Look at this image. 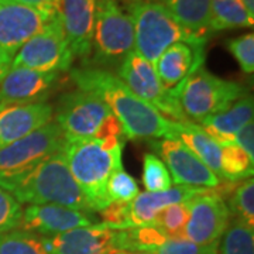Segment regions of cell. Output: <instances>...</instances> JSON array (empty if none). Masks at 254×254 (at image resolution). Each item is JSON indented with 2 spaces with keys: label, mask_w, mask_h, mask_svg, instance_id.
<instances>
[{
  "label": "cell",
  "mask_w": 254,
  "mask_h": 254,
  "mask_svg": "<svg viewBox=\"0 0 254 254\" xmlns=\"http://www.w3.org/2000/svg\"><path fill=\"white\" fill-rule=\"evenodd\" d=\"M65 137L61 127L51 120L26 137L0 148V174H14L31 168L63 151Z\"/></svg>",
  "instance_id": "cell-11"
},
{
  "label": "cell",
  "mask_w": 254,
  "mask_h": 254,
  "mask_svg": "<svg viewBox=\"0 0 254 254\" xmlns=\"http://www.w3.org/2000/svg\"><path fill=\"white\" fill-rule=\"evenodd\" d=\"M254 17L249 14L242 0H210V31L253 27Z\"/></svg>",
  "instance_id": "cell-24"
},
{
  "label": "cell",
  "mask_w": 254,
  "mask_h": 254,
  "mask_svg": "<svg viewBox=\"0 0 254 254\" xmlns=\"http://www.w3.org/2000/svg\"><path fill=\"white\" fill-rule=\"evenodd\" d=\"M98 0H61L60 14L68 44L75 58L88 64L92 54Z\"/></svg>",
  "instance_id": "cell-17"
},
{
  "label": "cell",
  "mask_w": 254,
  "mask_h": 254,
  "mask_svg": "<svg viewBox=\"0 0 254 254\" xmlns=\"http://www.w3.org/2000/svg\"><path fill=\"white\" fill-rule=\"evenodd\" d=\"M220 145V171L222 178L235 182L243 178H252L254 161L235 143H222Z\"/></svg>",
  "instance_id": "cell-25"
},
{
  "label": "cell",
  "mask_w": 254,
  "mask_h": 254,
  "mask_svg": "<svg viewBox=\"0 0 254 254\" xmlns=\"http://www.w3.org/2000/svg\"><path fill=\"white\" fill-rule=\"evenodd\" d=\"M73 57L65 36L63 18L58 13L51 21L30 38L14 55L11 68H28L40 72H64L71 69Z\"/></svg>",
  "instance_id": "cell-8"
},
{
  "label": "cell",
  "mask_w": 254,
  "mask_h": 254,
  "mask_svg": "<svg viewBox=\"0 0 254 254\" xmlns=\"http://www.w3.org/2000/svg\"><path fill=\"white\" fill-rule=\"evenodd\" d=\"M254 102L252 95L236 100L225 110L203 119L199 125L203 131L212 137L218 144L233 143V138L242 127L253 122Z\"/></svg>",
  "instance_id": "cell-21"
},
{
  "label": "cell",
  "mask_w": 254,
  "mask_h": 254,
  "mask_svg": "<svg viewBox=\"0 0 254 254\" xmlns=\"http://www.w3.org/2000/svg\"><path fill=\"white\" fill-rule=\"evenodd\" d=\"M0 254H48V252L41 236L16 229L0 235Z\"/></svg>",
  "instance_id": "cell-27"
},
{
  "label": "cell",
  "mask_w": 254,
  "mask_h": 254,
  "mask_svg": "<svg viewBox=\"0 0 254 254\" xmlns=\"http://www.w3.org/2000/svg\"><path fill=\"white\" fill-rule=\"evenodd\" d=\"M233 143L239 145L246 154L254 161V123L250 122L242 127L233 138Z\"/></svg>",
  "instance_id": "cell-35"
},
{
  "label": "cell",
  "mask_w": 254,
  "mask_h": 254,
  "mask_svg": "<svg viewBox=\"0 0 254 254\" xmlns=\"http://www.w3.org/2000/svg\"><path fill=\"white\" fill-rule=\"evenodd\" d=\"M60 79V73L28 68H10L0 82V105L46 102Z\"/></svg>",
  "instance_id": "cell-16"
},
{
  "label": "cell",
  "mask_w": 254,
  "mask_h": 254,
  "mask_svg": "<svg viewBox=\"0 0 254 254\" xmlns=\"http://www.w3.org/2000/svg\"><path fill=\"white\" fill-rule=\"evenodd\" d=\"M116 254H148V253H143V252H120V253Z\"/></svg>",
  "instance_id": "cell-40"
},
{
  "label": "cell",
  "mask_w": 254,
  "mask_h": 254,
  "mask_svg": "<svg viewBox=\"0 0 254 254\" xmlns=\"http://www.w3.org/2000/svg\"><path fill=\"white\" fill-rule=\"evenodd\" d=\"M96 219L92 213L66 208L61 205H28L23 210L21 226L24 230L38 236H55L69 232L76 227L95 225Z\"/></svg>",
  "instance_id": "cell-15"
},
{
  "label": "cell",
  "mask_w": 254,
  "mask_h": 254,
  "mask_svg": "<svg viewBox=\"0 0 254 254\" xmlns=\"http://www.w3.org/2000/svg\"><path fill=\"white\" fill-rule=\"evenodd\" d=\"M48 254H116L123 252L122 230L105 223L76 227L55 236H41Z\"/></svg>",
  "instance_id": "cell-13"
},
{
  "label": "cell",
  "mask_w": 254,
  "mask_h": 254,
  "mask_svg": "<svg viewBox=\"0 0 254 254\" xmlns=\"http://www.w3.org/2000/svg\"><path fill=\"white\" fill-rule=\"evenodd\" d=\"M182 27L200 41H208L210 31V0H163Z\"/></svg>",
  "instance_id": "cell-22"
},
{
  "label": "cell",
  "mask_w": 254,
  "mask_h": 254,
  "mask_svg": "<svg viewBox=\"0 0 254 254\" xmlns=\"http://www.w3.org/2000/svg\"><path fill=\"white\" fill-rule=\"evenodd\" d=\"M167 170L171 173L173 184L215 190L222 185V180L213 174L187 145L180 140L163 138L151 143Z\"/></svg>",
  "instance_id": "cell-12"
},
{
  "label": "cell",
  "mask_w": 254,
  "mask_h": 254,
  "mask_svg": "<svg viewBox=\"0 0 254 254\" xmlns=\"http://www.w3.org/2000/svg\"><path fill=\"white\" fill-rule=\"evenodd\" d=\"M243 4H245L246 10L249 11V14L254 17V0H242Z\"/></svg>",
  "instance_id": "cell-38"
},
{
  "label": "cell",
  "mask_w": 254,
  "mask_h": 254,
  "mask_svg": "<svg viewBox=\"0 0 254 254\" xmlns=\"http://www.w3.org/2000/svg\"><path fill=\"white\" fill-rule=\"evenodd\" d=\"M0 188L7 190L18 203H53L93 213L83 192L73 180L63 151L24 171L0 174Z\"/></svg>",
  "instance_id": "cell-2"
},
{
  "label": "cell",
  "mask_w": 254,
  "mask_h": 254,
  "mask_svg": "<svg viewBox=\"0 0 254 254\" xmlns=\"http://www.w3.org/2000/svg\"><path fill=\"white\" fill-rule=\"evenodd\" d=\"M220 254H254V227L236 218L230 220L222 236Z\"/></svg>",
  "instance_id": "cell-26"
},
{
  "label": "cell",
  "mask_w": 254,
  "mask_h": 254,
  "mask_svg": "<svg viewBox=\"0 0 254 254\" xmlns=\"http://www.w3.org/2000/svg\"><path fill=\"white\" fill-rule=\"evenodd\" d=\"M13 58H14V55H11L6 50H3L0 47V82H1V79L4 78V75L9 72V69L11 68Z\"/></svg>",
  "instance_id": "cell-37"
},
{
  "label": "cell",
  "mask_w": 254,
  "mask_h": 254,
  "mask_svg": "<svg viewBox=\"0 0 254 254\" xmlns=\"http://www.w3.org/2000/svg\"><path fill=\"white\" fill-rule=\"evenodd\" d=\"M54 120L61 127L65 140L125 138L118 119L106 103L91 92L78 89L64 95Z\"/></svg>",
  "instance_id": "cell-5"
},
{
  "label": "cell",
  "mask_w": 254,
  "mask_h": 254,
  "mask_svg": "<svg viewBox=\"0 0 254 254\" xmlns=\"http://www.w3.org/2000/svg\"><path fill=\"white\" fill-rule=\"evenodd\" d=\"M229 212L235 218L242 220L247 226L254 227V181L253 178H246L232 190L229 202Z\"/></svg>",
  "instance_id": "cell-28"
},
{
  "label": "cell",
  "mask_w": 254,
  "mask_h": 254,
  "mask_svg": "<svg viewBox=\"0 0 254 254\" xmlns=\"http://www.w3.org/2000/svg\"><path fill=\"white\" fill-rule=\"evenodd\" d=\"M130 17L134 30V50L153 66L173 44H206L188 33L160 1L136 0L130 7Z\"/></svg>",
  "instance_id": "cell-4"
},
{
  "label": "cell",
  "mask_w": 254,
  "mask_h": 254,
  "mask_svg": "<svg viewBox=\"0 0 254 254\" xmlns=\"http://www.w3.org/2000/svg\"><path fill=\"white\" fill-rule=\"evenodd\" d=\"M175 140H180L190 148L202 163L222 180L220 171V145L193 122H177Z\"/></svg>",
  "instance_id": "cell-23"
},
{
  "label": "cell",
  "mask_w": 254,
  "mask_h": 254,
  "mask_svg": "<svg viewBox=\"0 0 254 254\" xmlns=\"http://www.w3.org/2000/svg\"><path fill=\"white\" fill-rule=\"evenodd\" d=\"M202 254H218V245L208 246V247L205 249V252Z\"/></svg>",
  "instance_id": "cell-39"
},
{
  "label": "cell",
  "mask_w": 254,
  "mask_h": 254,
  "mask_svg": "<svg viewBox=\"0 0 254 254\" xmlns=\"http://www.w3.org/2000/svg\"><path fill=\"white\" fill-rule=\"evenodd\" d=\"M125 138L65 140L63 153L73 180L83 192L92 212L109 206L106 185L110 175L122 168Z\"/></svg>",
  "instance_id": "cell-3"
},
{
  "label": "cell",
  "mask_w": 254,
  "mask_h": 254,
  "mask_svg": "<svg viewBox=\"0 0 254 254\" xmlns=\"http://www.w3.org/2000/svg\"><path fill=\"white\" fill-rule=\"evenodd\" d=\"M205 63V47L177 43L168 47L155 64V72L165 91L178 99L184 82Z\"/></svg>",
  "instance_id": "cell-18"
},
{
  "label": "cell",
  "mask_w": 254,
  "mask_h": 254,
  "mask_svg": "<svg viewBox=\"0 0 254 254\" xmlns=\"http://www.w3.org/2000/svg\"><path fill=\"white\" fill-rule=\"evenodd\" d=\"M69 75L78 89L91 92L106 103L123 128L125 137L130 140H175L177 122L140 99L108 69L85 65L71 69Z\"/></svg>",
  "instance_id": "cell-1"
},
{
  "label": "cell",
  "mask_w": 254,
  "mask_h": 254,
  "mask_svg": "<svg viewBox=\"0 0 254 254\" xmlns=\"http://www.w3.org/2000/svg\"><path fill=\"white\" fill-rule=\"evenodd\" d=\"M143 184L147 192H160L173 187V178L158 155L147 153L143 158Z\"/></svg>",
  "instance_id": "cell-29"
},
{
  "label": "cell",
  "mask_w": 254,
  "mask_h": 254,
  "mask_svg": "<svg viewBox=\"0 0 254 254\" xmlns=\"http://www.w3.org/2000/svg\"><path fill=\"white\" fill-rule=\"evenodd\" d=\"M1 1H4V0H0V3H1Z\"/></svg>",
  "instance_id": "cell-41"
},
{
  "label": "cell",
  "mask_w": 254,
  "mask_h": 254,
  "mask_svg": "<svg viewBox=\"0 0 254 254\" xmlns=\"http://www.w3.org/2000/svg\"><path fill=\"white\" fill-rule=\"evenodd\" d=\"M106 192L110 202H131L140 193V188L136 180L122 167L110 175Z\"/></svg>",
  "instance_id": "cell-30"
},
{
  "label": "cell",
  "mask_w": 254,
  "mask_h": 254,
  "mask_svg": "<svg viewBox=\"0 0 254 254\" xmlns=\"http://www.w3.org/2000/svg\"><path fill=\"white\" fill-rule=\"evenodd\" d=\"M54 120V108L47 102L0 105V148L26 137Z\"/></svg>",
  "instance_id": "cell-19"
},
{
  "label": "cell",
  "mask_w": 254,
  "mask_h": 254,
  "mask_svg": "<svg viewBox=\"0 0 254 254\" xmlns=\"http://www.w3.org/2000/svg\"><path fill=\"white\" fill-rule=\"evenodd\" d=\"M58 14V13H57ZM14 1L0 3V47L11 55L57 16Z\"/></svg>",
  "instance_id": "cell-14"
},
{
  "label": "cell",
  "mask_w": 254,
  "mask_h": 254,
  "mask_svg": "<svg viewBox=\"0 0 254 254\" xmlns=\"http://www.w3.org/2000/svg\"><path fill=\"white\" fill-rule=\"evenodd\" d=\"M229 53L235 57L242 71L247 75L254 72V34H243V36L230 38L226 43Z\"/></svg>",
  "instance_id": "cell-32"
},
{
  "label": "cell",
  "mask_w": 254,
  "mask_h": 254,
  "mask_svg": "<svg viewBox=\"0 0 254 254\" xmlns=\"http://www.w3.org/2000/svg\"><path fill=\"white\" fill-rule=\"evenodd\" d=\"M246 95L245 86L219 78L202 65L184 82L178 100L185 118L199 123L203 119L225 110Z\"/></svg>",
  "instance_id": "cell-6"
},
{
  "label": "cell",
  "mask_w": 254,
  "mask_h": 254,
  "mask_svg": "<svg viewBox=\"0 0 254 254\" xmlns=\"http://www.w3.org/2000/svg\"><path fill=\"white\" fill-rule=\"evenodd\" d=\"M4 1H14V3H20V4L31 6L36 9L44 10L51 14L60 13V3H61V0H4Z\"/></svg>",
  "instance_id": "cell-36"
},
{
  "label": "cell",
  "mask_w": 254,
  "mask_h": 254,
  "mask_svg": "<svg viewBox=\"0 0 254 254\" xmlns=\"http://www.w3.org/2000/svg\"><path fill=\"white\" fill-rule=\"evenodd\" d=\"M23 222V208L7 190L0 188V235L16 230Z\"/></svg>",
  "instance_id": "cell-33"
},
{
  "label": "cell",
  "mask_w": 254,
  "mask_h": 254,
  "mask_svg": "<svg viewBox=\"0 0 254 254\" xmlns=\"http://www.w3.org/2000/svg\"><path fill=\"white\" fill-rule=\"evenodd\" d=\"M208 188L173 185L171 188L160 192H140L128 205V222L133 227L153 226L158 213L163 209L175 203H184L192 196L202 193Z\"/></svg>",
  "instance_id": "cell-20"
},
{
  "label": "cell",
  "mask_w": 254,
  "mask_h": 254,
  "mask_svg": "<svg viewBox=\"0 0 254 254\" xmlns=\"http://www.w3.org/2000/svg\"><path fill=\"white\" fill-rule=\"evenodd\" d=\"M133 50L134 30L130 14L123 11L118 0H98L92 38L93 57L88 65L119 66Z\"/></svg>",
  "instance_id": "cell-7"
},
{
  "label": "cell",
  "mask_w": 254,
  "mask_h": 254,
  "mask_svg": "<svg viewBox=\"0 0 254 254\" xmlns=\"http://www.w3.org/2000/svg\"><path fill=\"white\" fill-rule=\"evenodd\" d=\"M185 205L188 208V220L182 237L200 247L219 245L230 222V212L220 187L192 196Z\"/></svg>",
  "instance_id": "cell-10"
},
{
  "label": "cell",
  "mask_w": 254,
  "mask_h": 254,
  "mask_svg": "<svg viewBox=\"0 0 254 254\" xmlns=\"http://www.w3.org/2000/svg\"><path fill=\"white\" fill-rule=\"evenodd\" d=\"M206 247L193 245L184 237L168 236L148 254H202Z\"/></svg>",
  "instance_id": "cell-34"
},
{
  "label": "cell",
  "mask_w": 254,
  "mask_h": 254,
  "mask_svg": "<svg viewBox=\"0 0 254 254\" xmlns=\"http://www.w3.org/2000/svg\"><path fill=\"white\" fill-rule=\"evenodd\" d=\"M118 78L140 99L151 105L165 118L175 122H188L180 100L164 89L155 68L136 50L130 51L118 66Z\"/></svg>",
  "instance_id": "cell-9"
},
{
  "label": "cell",
  "mask_w": 254,
  "mask_h": 254,
  "mask_svg": "<svg viewBox=\"0 0 254 254\" xmlns=\"http://www.w3.org/2000/svg\"><path fill=\"white\" fill-rule=\"evenodd\" d=\"M187 220H188V208L184 202V203H175L163 209L158 213L153 226L161 229L168 236L182 237Z\"/></svg>",
  "instance_id": "cell-31"
}]
</instances>
